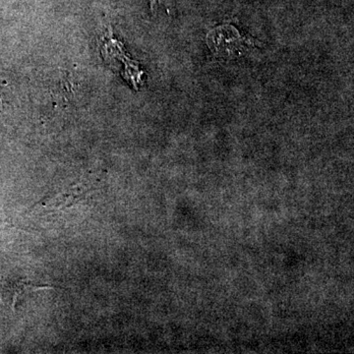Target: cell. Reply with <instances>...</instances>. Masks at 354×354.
<instances>
[{
	"label": "cell",
	"mask_w": 354,
	"mask_h": 354,
	"mask_svg": "<svg viewBox=\"0 0 354 354\" xmlns=\"http://www.w3.org/2000/svg\"><path fill=\"white\" fill-rule=\"evenodd\" d=\"M87 192L88 191L83 190L82 188H74L65 192L57 193L53 196L46 197L32 207L41 206L48 209L69 208L77 203L83 201Z\"/></svg>",
	"instance_id": "obj_2"
},
{
	"label": "cell",
	"mask_w": 354,
	"mask_h": 354,
	"mask_svg": "<svg viewBox=\"0 0 354 354\" xmlns=\"http://www.w3.org/2000/svg\"><path fill=\"white\" fill-rule=\"evenodd\" d=\"M208 44L218 55H236L244 48V41L239 32L232 27L214 30L208 36Z\"/></svg>",
	"instance_id": "obj_1"
}]
</instances>
